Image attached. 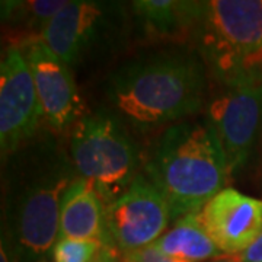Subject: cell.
I'll return each instance as SVG.
<instances>
[{
    "mask_svg": "<svg viewBox=\"0 0 262 262\" xmlns=\"http://www.w3.org/2000/svg\"><path fill=\"white\" fill-rule=\"evenodd\" d=\"M225 155L210 125L175 124L163 133L147 177L166 198L172 217L198 211L225 189Z\"/></svg>",
    "mask_w": 262,
    "mask_h": 262,
    "instance_id": "6da1fadb",
    "label": "cell"
},
{
    "mask_svg": "<svg viewBox=\"0 0 262 262\" xmlns=\"http://www.w3.org/2000/svg\"><path fill=\"white\" fill-rule=\"evenodd\" d=\"M203 89L201 69L192 58L163 56L120 69L111 77L110 96L124 117L150 127L195 113Z\"/></svg>",
    "mask_w": 262,
    "mask_h": 262,
    "instance_id": "7a4b0ae2",
    "label": "cell"
},
{
    "mask_svg": "<svg viewBox=\"0 0 262 262\" xmlns=\"http://www.w3.org/2000/svg\"><path fill=\"white\" fill-rule=\"evenodd\" d=\"M72 158L103 206L121 196L136 177L137 156L121 124L106 113L82 117L72 131Z\"/></svg>",
    "mask_w": 262,
    "mask_h": 262,
    "instance_id": "3957f363",
    "label": "cell"
},
{
    "mask_svg": "<svg viewBox=\"0 0 262 262\" xmlns=\"http://www.w3.org/2000/svg\"><path fill=\"white\" fill-rule=\"evenodd\" d=\"M203 44L215 70L232 77L262 70V0H214L203 8Z\"/></svg>",
    "mask_w": 262,
    "mask_h": 262,
    "instance_id": "277c9868",
    "label": "cell"
},
{
    "mask_svg": "<svg viewBox=\"0 0 262 262\" xmlns=\"http://www.w3.org/2000/svg\"><path fill=\"white\" fill-rule=\"evenodd\" d=\"M208 110V125L225 155L227 172L245 165L262 122V70L232 77Z\"/></svg>",
    "mask_w": 262,
    "mask_h": 262,
    "instance_id": "5b68a950",
    "label": "cell"
},
{
    "mask_svg": "<svg viewBox=\"0 0 262 262\" xmlns=\"http://www.w3.org/2000/svg\"><path fill=\"white\" fill-rule=\"evenodd\" d=\"M169 219L166 198L144 177H137L121 196L105 206V230L125 253L155 244Z\"/></svg>",
    "mask_w": 262,
    "mask_h": 262,
    "instance_id": "8992f818",
    "label": "cell"
},
{
    "mask_svg": "<svg viewBox=\"0 0 262 262\" xmlns=\"http://www.w3.org/2000/svg\"><path fill=\"white\" fill-rule=\"evenodd\" d=\"M41 103L25 53L8 48L0 66V146L5 158L37 130Z\"/></svg>",
    "mask_w": 262,
    "mask_h": 262,
    "instance_id": "52a82bcc",
    "label": "cell"
},
{
    "mask_svg": "<svg viewBox=\"0 0 262 262\" xmlns=\"http://www.w3.org/2000/svg\"><path fill=\"white\" fill-rule=\"evenodd\" d=\"M72 182L64 170L51 172L20 194L15 211V233L29 252L46 253L60 236L61 204Z\"/></svg>",
    "mask_w": 262,
    "mask_h": 262,
    "instance_id": "ba28073f",
    "label": "cell"
},
{
    "mask_svg": "<svg viewBox=\"0 0 262 262\" xmlns=\"http://www.w3.org/2000/svg\"><path fill=\"white\" fill-rule=\"evenodd\" d=\"M25 57L46 120L57 130L75 125L82 118V99L69 64L42 41L29 44Z\"/></svg>",
    "mask_w": 262,
    "mask_h": 262,
    "instance_id": "9c48e42d",
    "label": "cell"
},
{
    "mask_svg": "<svg viewBox=\"0 0 262 262\" xmlns=\"http://www.w3.org/2000/svg\"><path fill=\"white\" fill-rule=\"evenodd\" d=\"M208 236L220 252L244 253L262 230V201L225 188L201 211Z\"/></svg>",
    "mask_w": 262,
    "mask_h": 262,
    "instance_id": "30bf717a",
    "label": "cell"
},
{
    "mask_svg": "<svg viewBox=\"0 0 262 262\" xmlns=\"http://www.w3.org/2000/svg\"><path fill=\"white\" fill-rule=\"evenodd\" d=\"M111 28V8L99 2H67L48 22L41 41L66 64L76 63Z\"/></svg>",
    "mask_w": 262,
    "mask_h": 262,
    "instance_id": "8fae6325",
    "label": "cell"
},
{
    "mask_svg": "<svg viewBox=\"0 0 262 262\" xmlns=\"http://www.w3.org/2000/svg\"><path fill=\"white\" fill-rule=\"evenodd\" d=\"M105 233V206L95 187L86 179H75L66 191L58 239L102 242Z\"/></svg>",
    "mask_w": 262,
    "mask_h": 262,
    "instance_id": "7c38bea8",
    "label": "cell"
},
{
    "mask_svg": "<svg viewBox=\"0 0 262 262\" xmlns=\"http://www.w3.org/2000/svg\"><path fill=\"white\" fill-rule=\"evenodd\" d=\"M165 255L189 262L206 261L219 255V248L204 229L200 214L182 217L172 230L151 244Z\"/></svg>",
    "mask_w": 262,
    "mask_h": 262,
    "instance_id": "4fadbf2b",
    "label": "cell"
},
{
    "mask_svg": "<svg viewBox=\"0 0 262 262\" xmlns=\"http://www.w3.org/2000/svg\"><path fill=\"white\" fill-rule=\"evenodd\" d=\"M146 29L156 35H172L201 18L204 3L173 0H140L133 3Z\"/></svg>",
    "mask_w": 262,
    "mask_h": 262,
    "instance_id": "5bb4252c",
    "label": "cell"
},
{
    "mask_svg": "<svg viewBox=\"0 0 262 262\" xmlns=\"http://www.w3.org/2000/svg\"><path fill=\"white\" fill-rule=\"evenodd\" d=\"M66 0H31V2H8L3 3V18L13 20L16 25H20L27 32H37L39 38L48 25V22L54 18L57 12L66 6Z\"/></svg>",
    "mask_w": 262,
    "mask_h": 262,
    "instance_id": "9a60e30c",
    "label": "cell"
},
{
    "mask_svg": "<svg viewBox=\"0 0 262 262\" xmlns=\"http://www.w3.org/2000/svg\"><path fill=\"white\" fill-rule=\"evenodd\" d=\"M102 242L98 241H79V239H60L54 246L56 262H92L99 252Z\"/></svg>",
    "mask_w": 262,
    "mask_h": 262,
    "instance_id": "2e32d148",
    "label": "cell"
},
{
    "mask_svg": "<svg viewBox=\"0 0 262 262\" xmlns=\"http://www.w3.org/2000/svg\"><path fill=\"white\" fill-rule=\"evenodd\" d=\"M125 262H189L181 258H173L160 252L158 248H155L153 245H149L143 249L134 251L125 255Z\"/></svg>",
    "mask_w": 262,
    "mask_h": 262,
    "instance_id": "e0dca14e",
    "label": "cell"
},
{
    "mask_svg": "<svg viewBox=\"0 0 262 262\" xmlns=\"http://www.w3.org/2000/svg\"><path fill=\"white\" fill-rule=\"evenodd\" d=\"M242 262H262V230L251 246L239 255Z\"/></svg>",
    "mask_w": 262,
    "mask_h": 262,
    "instance_id": "ac0fdd59",
    "label": "cell"
},
{
    "mask_svg": "<svg viewBox=\"0 0 262 262\" xmlns=\"http://www.w3.org/2000/svg\"><path fill=\"white\" fill-rule=\"evenodd\" d=\"M0 262H9V261H8V256H6V251H5L3 245H2V248H0Z\"/></svg>",
    "mask_w": 262,
    "mask_h": 262,
    "instance_id": "d6986e66",
    "label": "cell"
},
{
    "mask_svg": "<svg viewBox=\"0 0 262 262\" xmlns=\"http://www.w3.org/2000/svg\"><path fill=\"white\" fill-rule=\"evenodd\" d=\"M217 262H242V261H241L239 255H236V256H232V258H226V259H222V261H217Z\"/></svg>",
    "mask_w": 262,
    "mask_h": 262,
    "instance_id": "ffe728a7",
    "label": "cell"
}]
</instances>
